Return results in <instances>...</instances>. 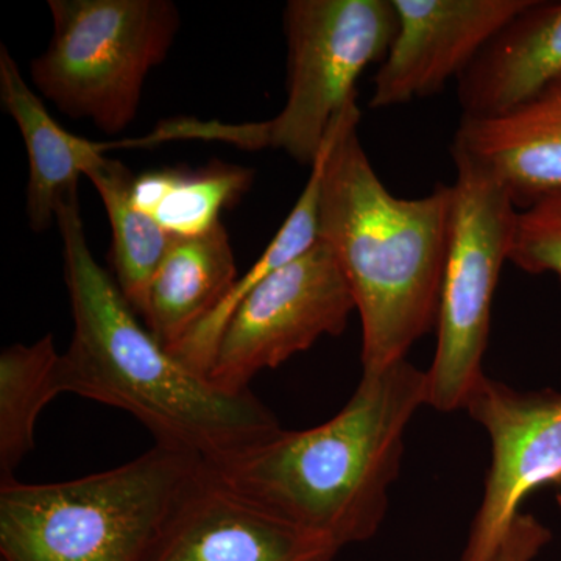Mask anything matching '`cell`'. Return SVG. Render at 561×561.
<instances>
[{
    "label": "cell",
    "mask_w": 561,
    "mask_h": 561,
    "mask_svg": "<svg viewBox=\"0 0 561 561\" xmlns=\"http://www.w3.org/2000/svg\"><path fill=\"white\" fill-rule=\"evenodd\" d=\"M73 334L61 354L62 393L130 413L158 445L216 463L280 430L250 389L210 381L162 346L92 256L81 220L79 187L57 206Z\"/></svg>",
    "instance_id": "cell-1"
},
{
    "label": "cell",
    "mask_w": 561,
    "mask_h": 561,
    "mask_svg": "<svg viewBox=\"0 0 561 561\" xmlns=\"http://www.w3.org/2000/svg\"><path fill=\"white\" fill-rule=\"evenodd\" d=\"M427 405V375L408 359L362 373L342 411L208 465L217 479L276 518L339 549L379 530L400 474L404 435Z\"/></svg>",
    "instance_id": "cell-2"
},
{
    "label": "cell",
    "mask_w": 561,
    "mask_h": 561,
    "mask_svg": "<svg viewBox=\"0 0 561 561\" xmlns=\"http://www.w3.org/2000/svg\"><path fill=\"white\" fill-rule=\"evenodd\" d=\"M359 106L346 114L321 181L319 239L341 265L362 323V368L408 359L437 328L453 187L420 198L387 190L362 146Z\"/></svg>",
    "instance_id": "cell-3"
},
{
    "label": "cell",
    "mask_w": 561,
    "mask_h": 561,
    "mask_svg": "<svg viewBox=\"0 0 561 561\" xmlns=\"http://www.w3.org/2000/svg\"><path fill=\"white\" fill-rule=\"evenodd\" d=\"M205 461L154 443L121 467L51 483H0L2 561H146Z\"/></svg>",
    "instance_id": "cell-4"
},
{
    "label": "cell",
    "mask_w": 561,
    "mask_h": 561,
    "mask_svg": "<svg viewBox=\"0 0 561 561\" xmlns=\"http://www.w3.org/2000/svg\"><path fill=\"white\" fill-rule=\"evenodd\" d=\"M284 28L289 79L278 116L243 124L176 117L138 138V147L197 139L242 150H284L312 165L334 121L357 102L364 70L386 58L397 35V11L393 0H291Z\"/></svg>",
    "instance_id": "cell-5"
},
{
    "label": "cell",
    "mask_w": 561,
    "mask_h": 561,
    "mask_svg": "<svg viewBox=\"0 0 561 561\" xmlns=\"http://www.w3.org/2000/svg\"><path fill=\"white\" fill-rule=\"evenodd\" d=\"M54 35L32 61L36 90L72 119L124 131L181 20L169 0H49Z\"/></svg>",
    "instance_id": "cell-6"
},
{
    "label": "cell",
    "mask_w": 561,
    "mask_h": 561,
    "mask_svg": "<svg viewBox=\"0 0 561 561\" xmlns=\"http://www.w3.org/2000/svg\"><path fill=\"white\" fill-rule=\"evenodd\" d=\"M451 230L437 320V350L427 375V405L463 409L482 378L491 308L502 267L511 261L519 208L496 176L453 154Z\"/></svg>",
    "instance_id": "cell-7"
},
{
    "label": "cell",
    "mask_w": 561,
    "mask_h": 561,
    "mask_svg": "<svg viewBox=\"0 0 561 561\" xmlns=\"http://www.w3.org/2000/svg\"><path fill=\"white\" fill-rule=\"evenodd\" d=\"M354 311L341 265L319 239L247 291L221 332L209 379L227 390H247L257 373L279 367L324 335H341Z\"/></svg>",
    "instance_id": "cell-8"
},
{
    "label": "cell",
    "mask_w": 561,
    "mask_h": 561,
    "mask_svg": "<svg viewBox=\"0 0 561 561\" xmlns=\"http://www.w3.org/2000/svg\"><path fill=\"white\" fill-rule=\"evenodd\" d=\"M463 409L486 431L491 465L460 561H493L535 490L561 479V391H522L483 375Z\"/></svg>",
    "instance_id": "cell-9"
},
{
    "label": "cell",
    "mask_w": 561,
    "mask_h": 561,
    "mask_svg": "<svg viewBox=\"0 0 561 561\" xmlns=\"http://www.w3.org/2000/svg\"><path fill=\"white\" fill-rule=\"evenodd\" d=\"M530 0H393L397 35L375 76L371 108L404 105L460 79Z\"/></svg>",
    "instance_id": "cell-10"
},
{
    "label": "cell",
    "mask_w": 561,
    "mask_h": 561,
    "mask_svg": "<svg viewBox=\"0 0 561 561\" xmlns=\"http://www.w3.org/2000/svg\"><path fill=\"white\" fill-rule=\"evenodd\" d=\"M339 551L228 489L205 463L146 561H334Z\"/></svg>",
    "instance_id": "cell-11"
},
{
    "label": "cell",
    "mask_w": 561,
    "mask_h": 561,
    "mask_svg": "<svg viewBox=\"0 0 561 561\" xmlns=\"http://www.w3.org/2000/svg\"><path fill=\"white\" fill-rule=\"evenodd\" d=\"M451 153L496 176L519 209L560 190L561 76L500 116H461Z\"/></svg>",
    "instance_id": "cell-12"
},
{
    "label": "cell",
    "mask_w": 561,
    "mask_h": 561,
    "mask_svg": "<svg viewBox=\"0 0 561 561\" xmlns=\"http://www.w3.org/2000/svg\"><path fill=\"white\" fill-rule=\"evenodd\" d=\"M559 76L561 2L530 0L457 80L461 111L468 117L500 116Z\"/></svg>",
    "instance_id": "cell-13"
},
{
    "label": "cell",
    "mask_w": 561,
    "mask_h": 561,
    "mask_svg": "<svg viewBox=\"0 0 561 561\" xmlns=\"http://www.w3.org/2000/svg\"><path fill=\"white\" fill-rule=\"evenodd\" d=\"M238 280L234 251L224 225L192 238L173 236L139 317L154 339L173 351L219 308Z\"/></svg>",
    "instance_id": "cell-14"
},
{
    "label": "cell",
    "mask_w": 561,
    "mask_h": 561,
    "mask_svg": "<svg viewBox=\"0 0 561 561\" xmlns=\"http://www.w3.org/2000/svg\"><path fill=\"white\" fill-rule=\"evenodd\" d=\"M0 101L20 128L28 154L27 216L32 230L47 231L57 220L66 192L103 160L105 142L70 135L50 116L24 80L5 46H0Z\"/></svg>",
    "instance_id": "cell-15"
},
{
    "label": "cell",
    "mask_w": 561,
    "mask_h": 561,
    "mask_svg": "<svg viewBox=\"0 0 561 561\" xmlns=\"http://www.w3.org/2000/svg\"><path fill=\"white\" fill-rule=\"evenodd\" d=\"M342 125L343 119H337L332 124L323 146H321L319 157L311 165V173H309L305 190L256 264L236 283L234 289L225 298L219 308L210 313L208 319L202 321L175 350L171 351L194 370L208 375L221 332L227 327L228 320L238 308L239 302L245 297L247 291L253 289L265 276L297 261L319 242L321 181H323L324 168H327L328 158H330L332 146L337 139Z\"/></svg>",
    "instance_id": "cell-16"
},
{
    "label": "cell",
    "mask_w": 561,
    "mask_h": 561,
    "mask_svg": "<svg viewBox=\"0 0 561 561\" xmlns=\"http://www.w3.org/2000/svg\"><path fill=\"white\" fill-rule=\"evenodd\" d=\"M251 183L249 169L221 162L194 171L161 169L135 180L133 201L169 234L192 238L220 225L221 210L241 201Z\"/></svg>",
    "instance_id": "cell-17"
},
{
    "label": "cell",
    "mask_w": 561,
    "mask_h": 561,
    "mask_svg": "<svg viewBox=\"0 0 561 561\" xmlns=\"http://www.w3.org/2000/svg\"><path fill=\"white\" fill-rule=\"evenodd\" d=\"M61 354L51 335L32 345L14 343L0 354V481L14 471L35 445L39 413L61 394Z\"/></svg>",
    "instance_id": "cell-18"
},
{
    "label": "cell",
    "mask_w": 561,
    "mask_h": 561,
    "mask_svg": "<svg viewBox=\"0 0 561 561\" xmlns=\"http://www.w3.org/2000/svg\"><path fill=\"white\" fill-rule=\"evenodd\" d=\"M108 213L117 286L133 311L140 313L154 272L173 236L162 230L133 201L135 176L124 162L103 158L87 172Z\"/></svg>",
    "instance_id": "cell-19"
},
{
    "label": "cell",
    "mask_w": 561,
    "mask_h": 561,
    "mask_svg": "<svg viewBox=\"0 0 561 561\" xmlns=\"http://www.w3.org/2000/svg\"><path fill=\"white\" fill-rule=\"evenodd\" d=\"M511 262L530 275L561 280V187L519 209Z\"/></svg>",
    "instance_id": "cell-20"
},
{
    "label": "cell",
    "mask_w": 561,
    "mask_h": 561,
    "mask_svg": "<svg viewBox=\"0 0 561 561\" xmlns=\"http://www.w3.org/2000/svg\"><path fill=\"white\" fill-rule=\"evenodd\" d=\"M551 538V530L534 515L519 513L493 561H534Z\"/></svg>",
    "instance_id": "cell-21"
},
{
    "label": "cell",
    "mask_w": 561,
    "mask_h": 561,
    "mask_svg": "<svg viewBox=\"0 0 561 561\" xmlns=\"http://www.w3.org/2000/svg\"><path fill=\"white\" fill-rule=\"evenodd\" d=\"M553 486H556V490H557V494H556L557 504H559V507L561 511V479Z\"/></svg>",
    "instance_id": "cell-22"
}]
</instances>
